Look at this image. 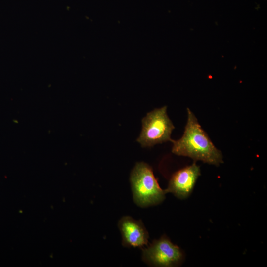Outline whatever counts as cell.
Returning a JSON list of instances; mask_svg holds the SVG:
<instances>
[{"label":"cell","mask_w":267,"mask_h":267,"mask_svg":"<svg viewBox=\"0 0 267 267\" xmlns=\"http://www.w3.org/2000/svg\"><path fill=\"white\" fill-rule=\"evenodd\" d=\"M187 121L182 137L172 140V152L177 155L190 157L195 161L218 166L223 162L222 152L213 143L202 128L194 114L189 108Z\"/></svg>","instance_id":"cell-1"},{"label":"cell","mask_w":267,"mask_h":267,"mask_svg":"<svg viewBox=\"0 0 267 267\" xmlns=\"http://www.w3.org/2000/svg\"><path fill=\"white\" fill-rule=\"evenodd\" d=\"M130 181L134 202L142 207L155 205L163 201L166 194L160 187L151 167L138 162L133 169Z\"/></svg>","instance_id":"cell-2"},{"label":"cell","mask_w":267,"mask_h":267,"mask_svg":"<svg viewBox=\"0 0 267 267\" xmlns=\"http://www.w3.org/2000/svg\"><path fill=\"white\" fill-rule=\"evenodd\" d=\"M175 127L168 116L167 106L148 113L142 120V130L137 139L142 147L171 141V135Z\"/></svg>","instance_id":"cell-3"},{"label":"cell","mask_w":267,"mask_h":267,"mask_svg":"<svg viewBox=\"0 0 267 267\" xmlns=\"http://www.w3.org/2000/svg\"><path fill=\"white\" fill-rule=\"evenodd\" d=\"M182 257L179 248L165 236L155 240L142 251L143 260L153 266H174L181 261Z\"/></svg>","instance_id":"cell-4"},{"label":"cell","mask_w":267,"mask_h":267,"mask_svg":"<svg viewBox=\"0 0 267 267\" xmlns=\"http://www.w3.org/2000/svg\"><path fill=\"white\" fill-rule=\"evenodd\" d=\"M200 168L195 162L175 172L171 177L166 193H172L180 199L187 198L192 192L200 175Z\"/></svg>","instance_id":"cell-5"},{"label":"cell","mask_w":267,"mask_h":267,"mask_svg":"<svg viewBox=\"0 0 267 267\" xmlns=\"http://www.w3.org/2000/svg\"><path fill=\"white\" fill-rule=\"evenodd\" d=\"M118 227L126 246L142 247L148 241V233L142 222L130 216H124L119 221Z\"/></svg>","instance_id":"cell-6"}]
</instances>
